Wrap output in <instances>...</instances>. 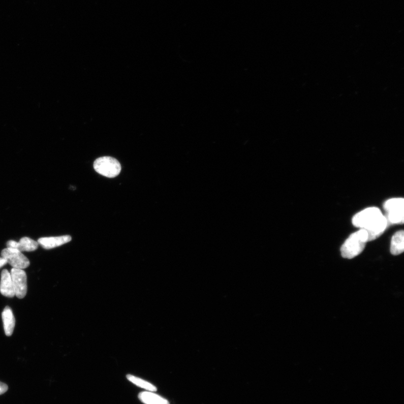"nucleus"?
<instances>
[{
  "label": "nucleus",
  "instance_id": "nucleus-1",
  "mask_svg": "<svg viewBox=\"0 0 404 404\" xmlns=\"http://www.w3.org/2000/svg\"><path fill=\"white\" fill-rule=\"evenodd\" d=\"M352 223L355 227L367 231L369 241L379 238L388 225L386 217L379 208L375 207L366 208L355 214Z\"/></svg>",
  "mask_w": 404,
  "mask_h": 404
},
{
  "label": "nucleus",
  "instance_id": "nucleus-2",
  "mask_svg": "<svg viewBox=\"0 0 404 404\" xmlns=\"http://www.w3.org/2000/svg\"><path fill=\"white\" fill-rule=\"evenodd\" d=\"M368 241V235L364 229H360L350 235L341 247L342 257L353 259L362 253Z\"/></svg>",
  "mask_w": 404,
  "mask_h": 404
},
{
  "label": "nucleus",
  "instance_id": "nucleus-3",
  "mask_svg": "<svg viewBox=\"0 0 404 404\" xmlns=\"http://www.w3.org/2000/svg\"><path fill=\"white\" fill-rule=\"evenodd\" d=\"M94 169L99 174L114 178L120 173L121 165L116 159L109 156H105L96 159L94 163Z\"/></svg>",
  "mask_w": 404,
  "mask_h": 404
},
{
  "label": "nucleus",
  "instance_id": "nucleus-4",
  "mask_svg": "<svg viewBox=\"0 0 404 404\" xmlns=\"http://www.w3.org/2000/svg\"><path fill=\"white\" fill-rule=\"evenodd\" d=\"M384 208L387 213L388 223L402 224L404 220V199L402 198H392L386 201Z\"/></svg>",
  "mask_w": 404,
  "mask_h": 404
},
{
  "label": "nucleus",
  "instance_id": "nucleus-5",
  "mask_svg": "<svg viewBox=\"0 0 404 404\" xmlns=\"http://www.w3.org/2000/svg\"><path fill=\"white\" fill-rule=\"evenodd\" d=\"M2 256L6 260L7 263L14 268L24 269L30 265V262L22 252L12 247H7L3 250Z\"/></svg>",
  "mask_w": 404,
  "mask_h": 404
},
{
  "label": "nucleus",
  "instance_id": "nucleus-6",
  "mask_svg": "<svg viewBox=\"0 0 404 404\" xmlns=\"http://www.w3.org/2000/svg\"><path fill=\"white\" fill-rule=\"evenodd\" d=\"M15 295L19 299H23L27 293V276L23 269L13 268L11 270Z\"/></svg>",
  "mask_w": 404,
  "mask_h": 404
},
{
  "label": "nucleus",
  "instance_id": "nucleus-7",
  "mask_svg": "<svg viewBox=\"0 0 404 404\" xmlns=\"http://www.w3.org/2000/svg\"><path fill=\"white\" fill-rule=\"evenodd\" d=\"M72 238L70 235H63L55 237H46L38 240V243L45 250H51L55 247L67 244Z\"/></svg>",
  "mask_w": 404,
  "mask_h": 404
},
{
  "label": "nucleus",
  "instance_id": "nucleus-8",
  "mask_svg": "<svg viewBox=\"0 0 404 404\" xmlns=\"http://www.w3.org/2000/svg\"><path fill=\"white\" fill-rule=\"evenodd\" d=\"M8 247H12L22 252H33L38 249L39 243L38 242L28 237H24L19 242L14 240H9L7 242Z\"/></svg>",
  "mask_w": 404,
  "mask_h": 404
},
{
  "label": "nucleus",
  "instance_id": "nucleus-9",
  "mask_svg": "<svg viewBox=\"0 0 404 404\" xmlns=\"http://www.w3.org/2000/svg\"><path fill=\"white\" fill-rule=\"evenodd\" d=\"M0 293L6 297L10 298L15 296L12 276L7 269H4L1 274Z\"/></svg>",
  "mask_w": 404,
  "mask_h": 404
},
{
  "label": "nucleus",
  "instance_id": "nucleus-10",
  "mask_svg": "<svg viewBox=\"0 0 404 404\" xmlns=\"http://www.w3.org/2000/svg\"><path fill=\"white\" fill-rule=\"evenodd\" d=\"M4 328L5 335L7 336L12 335L15 325V319L13 312L10 307H5L2 313Z\"/></svg>",
  "mask_w": 404,
  "mask_h": 404
},
{
  "label": "nucleus",
  "instance_id": "nucleus-11",
  "mask_svg": "<svg viewBox=\"0 0 404 404\" xmlns=\"http://www.w3.org/2000/svg\"><path fill=\"white\" fill-rule=\"evenodd\" d=\"M404 251V233L403 230L397 231L392 237L390 251L394 256H398Z\"/></svg>",
  "mask_w": 404,
  "mask_h": 404
},
{
  "label": "nucleus",
  "instance_id": "nucleus-12",
  "mask_svg": "<svg viewBox=\"0 0 404 404\" xmlns=\"http://www.w3.org/2000/svg\"><path fill=\"white\" fill-rule=\"evenodd\" d=\"M139 399L144 404H169L166 398L149 391H143L138 395Z\"/></svg>",
  "mask_w": 404,
  "mask_h": 404
},
{
  "label": "nucleus",
  "instance_id": "nucleus-13",
  "mask_svg": "<svg viewBox=\"0 0 404 404\" xmlns=\"http://www.w3.org/2000/svg\"><path fill=\"white\" fill-rule=\"evenodd\" d=\"M127 378L129 381L131 382L132 383L147 391L154 392L158 390L157 387L152 384L149 383V382L146 381L138 378L137 377L131 375H128Z\"/></svg>",
  "mask_w": 404,
  "mask_h": 404
},
{
  "label": "nucleus",
  "instance_id": "nucleus-14",
  "mask_svg": "<svg viewBox=\"0 0 404 404\" xmlns=\"http://www.w3.org/2000/svg\"><path fill=\"white\" fill-rule=\"evenodd\" d=\"M8 390V386L7 384L0 382V395L5 394Z\"/></svg>",
  "mask_w": 404,
  "mask_h": 404
},
{
  "label": "nucleus",
  "instance_id": "nucleus-15",
  "mask_svg": "<svg viewBox=\"0 0 404 404\" xmlns=\"http://www.w3.org/2000/svg\"><path fill=\"white\" fill-rule=\"evenodd\" d=\"M7 263H8L7 260L4 259V258L3 257L0 258V268H2V267L6 265V264Z\"/></svg>",
  "mask_w": 404,
  "mask_h": 404
}]
</instances>
